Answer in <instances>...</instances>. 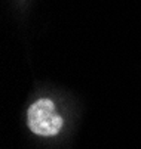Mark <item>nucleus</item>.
Here are the masks:
<instances>
[{
    "instance_id": "f257e3e1",
    "label": "nucleus",
    "mask_w": 141,
    "mask_h": 149,
    "mask_svg": "<svg viewBox=\"0 0 141 149\" xmlns=\"http://www.w3.org/2000/svg\"><path fill=\"white\" fill-rule=\"evenodd\" d=\"M27 124L34 134L55 136L63 127V118L56 112L51 99H39L30 106Z\"/></svg>"
}]
</instances>
